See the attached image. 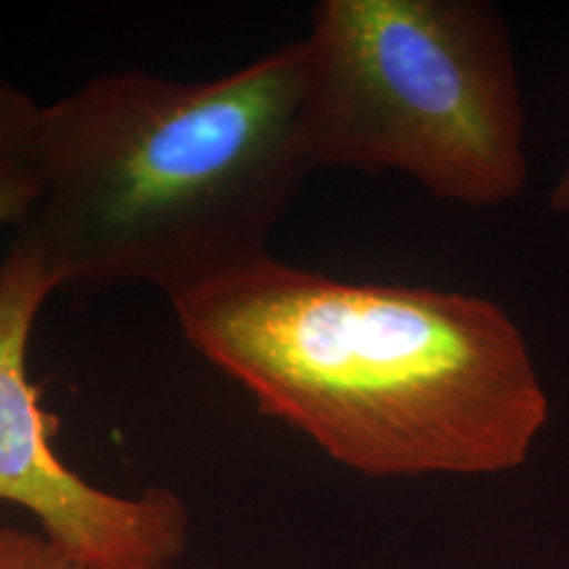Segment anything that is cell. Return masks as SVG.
<instances>
[{"label": "cell", "instance_id": "1", "mask_svg": "<svg viewBox=\"0 0 569 569\" xmlns=\"http://www.w3.org/2000/svg\"><path fill=\"white\" fill-rule=\"evenodd\" d=\"M169 302L262 416L371 479L510 472L549 425L526 333L483 296L352 283L268 253Z\"/></svg>", "mask_w": 569, "mask_h": 569}, {"label": "cell", "instance_id": "2", "mask_svg": "<svg viewBox=\"0 0 569 569\" xmlns=\"http://www.w3.org/2000/svg\"><path fill=\"white\" fill-rule=\"evenodd\" d=\"M26 163L39 197L18 234L58 289L150 284L173 300L268 256L315 173L305 41L209 81L98 74L42 106Z\"/></svg>", "mask_w": 569, "mask_h": 569}, {"label": "cell", "instance_id": "3", "mask_svg": "<svg viewBox=\"0 0 569 569\" xmlns=\"http://www.w3.org/2000/svg\"><path fill=\"white\" fill-rule=\"evenodd\" d=\"M302 41L315 171H401L477 209L523 192L526 108L491 2L321 0Z\"/></svg>", "mask_w": 569, "mask_h": 569}, {"label": "cell", "instance_id": "4", "mask_svg": "<svg viewBox=\"0 0 569 569\" xmlns=\"http://www.w3.org/2000/svg\"><path fill=\"white\" fill-rule=\"evenodd\" d=\"M58 283L16 234L0 264V500L39 519L42 536L84 569H167L188 545V510L163 488L117 496L58 458L53 418L28 376L34 321Z\"/></svg>", "mask_w": 569, "mask_h": 569}, {"label": "cell", "instance_id": "5", "mask_svg": "<svg viewBox=\"0 0 569 569\" xmlns=\"http://www.w3.org/2000/svg\"><path fill=\"white\" fill-rule=\"evenodd\" d=\"M41 112V103L0 77V163L28 159Z\"/></svg>", "mask_w": 569, "mask_h": 569}, {"label": "cell", "instance_id": "6", "mask_svg": "<svg viewBox=\"0 0 569 569\" xmlns=\"http://www.w3.org/2000/svg\"><path fill=\"white\" fill-rule=\"evenodd\" d=\"M0 569H84L42 533L0 528Z\"/></svg>", "mask_w": 569, "mask_h": 569}, {"label": "cell", "instance_id": "7", "mask_svg": "<svg viewBox=\"0 0 569 569\" xmlns=\"http://www.w3.org/2000/svg\"><path fill=\"white\" fill-rule=\"evenodd\" d=\"M39 197V180L26 161L0 163V226L20 228Z\"/></svg>", "mask_w": 569, "mask_h": 569}, {"label": "cell", "instance_id": "8", "mask_svg": "<svg viewBox=\"0 0 569 569\" xmlns=\"http://www.w3.org/2000/svg\"><path fill=\"white\" fill-rule=\"evenodd\" d=\"M549 207L552 213H569V161L550 188Z\"/></svg>", "mask_w": 569, "mask_h": 569}]
</instances>
